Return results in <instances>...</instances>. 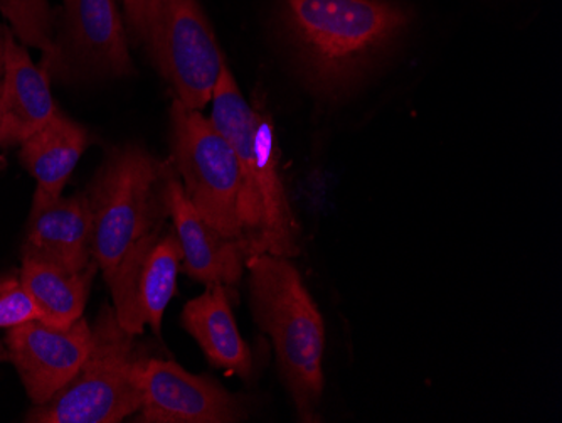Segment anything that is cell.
<instances>
[{"instance_id":"1","label":"cell","mask_w":562,"mask_h":423,"mask_svg":"<svg viewBox=\"0 0 562 423\" xmlns=\"http://www.w3.org/2000/svg\"><path fill=\"white\" fill-rule=\"evenodd\" d=\"M409 21L393 0H280L281 31L303 80L330 102L364 80Z\"/></svg>"},{"instance_id":"2","label":"cell","mask_w":562,"mask_h":423,"mask_svg":"<svg viewBox=\"0 0 562 423\" xmlns=\"http://www.w3.org/2000/svg\"><path fill=\"white\" fill-rule=\"evenodd\" d=\"M211 122L235 148L241 166V226L246 260L270 254H300V226L278 170V147L268 113L243 97L232 69L224 66L213 93Z\"/></svg>"},{"instance_id":"3","label":"cell","mask_w":562,"mask_h":423,"mask_svg":"<svg viewBox=\"0 0 562 423\" xmlns=\"http://www.w3.org/2000/svg\"><path fill=\"white\" fill-rule=\"evenodd\" d=\"M246 268L252 315L273 341L278 368L300 422H318L325 352L321 311L290 258L252 255L246 260Z\"/></svg>"},{"instance_id":"4","label":"cell","mask_w":562,"mask_h":423,"mask_svg":"<svg viewBox=\"0 0 562 423\" xmlns=\"http://www.w3.org/2000/svg\"><path fill=\"white\" fill-rule=\"evenodd\" d=\"M162 164L137 145L113 148L87 194L93 213V254L106 282L142 240L166 226L169 208Z\"/></svg>"},{"instance_id":"5","label":"cell","mask_w":562,"mask_h":423,"mask_svg":"<svg viewBox=\"0 0 562 423\" xmlns=\"http://www.w3.org/2000/svg\"><path fill=\"white\" fill-rule=\"evenodd\" d=\"M93 346L76 377L25 420L33 423H119L144 403L140 375L148 359L135 334L123 330L115 309L103 305Z\"/></svg>"},{"instance_id":"6","label":"cell","mask_w":562,"mask_h":423,"mask_svg":"<svg viewBox=\"0 0 562 423\" xmlns=\"http://www.w3.org/2000/svg\"><path fill=\"white\" fill-rule=\"evenodd\" d=\"M123 5L132 31L176 100L192 110L204 109L226 63L198 0H123Z\"/></svg>"},{"instance_id":"7","label":"cell","mask_w":562,"mask_h":423,"mask_svg":"<svg viewBox=\"0 0 562 423\" xmlns=\"http://www.w3.org/2000/svg\"><path fill=\"white\" fill-rule=\"evenodd\" d=\"M170 123V164L184 181L186 194L216 232L243 246V178L235 148L210 119L179 100H173Z\"/></svg>"},{"instance_id":"8","label":"cell","mask_w":562,"mask_h":423,"mask_svg":"<svg viewBox=\"0 0 562 423\" xmlns=\"http://www.w3.org/2000/svg\"><path fill=\"white\" fill-rule=\"evenodd\" d=\"M182 252L166 226L138 243L109 282L113 309L123 330L140 336L145 326L160 336L164 312L177 289Z\"/></svg>"},{"instance_id":"9","label":"cell","mask_w":562,"mask_h":423,"mask_svg":"<svg viewBox=\"0 0 562 423\" xmlns=\"http://www.w3.org/2000/svg\"><path fill=\"white\" fill-rule=\"evenodd\" d=\"M4 344L2 358L18 369L31 402L43 405L80 371L93 346V330L83 318L69 326L33 319L8 330Z\"/></svg>"},{"instance_id":"10","label":"cell","mask_w":562,"mask_h":423,"mask_svg":"<svg viewBox=\"0 0 562 423\" xmlns=\"http://www.w3.org/2000/svg\"><path fill=\"white\" fill-rule=\"evenodd\" d=\"M140 423H236L249 416L245 398L224 390L210 377L192 375L169 359L148 356L142 368Z\"/></svg>"},{"instance_id":"11","label":"cell","mask_w":562,"mask_h":423,"mask_svg":"<svg viewBox=\"0 0 562 423\" xmlns=\"http://www.w3.org/2000/svg\"><path fill=\"white\" fill-rule=\"evenodd\" d=\"M53 59L78 77L120 78L132 73L116 0H65L63 52Z\"/></svg>"},{"instance_id":"12","label":"cell","mask_w":562,"mask_h":423,"mask_svg":"<svg viewBox=\"0 0 562 423\" xmlns=\"http://www.w3.org/2000/svg\"><path fill=\"white\" fill-rule=\"evenodd\" d=\"M166 199L173 233L181 245V270L206 286L235 287L246 267L241 243L221 235L199 214L172 164L167 170Z\"/></svg>"},{"instance_id":"13","label":"cell","mask_w":562,"mask_h":423,"mask_svg":"<svg viewBox=\"0 0 562 423\" xmlns=\"http://www.w3.org/2000/svg\"><path fill=\"white\" fill-rule=\"evenodd\" d=\"M22 257L49 261L71 271L94 267L93 213L87 194L46 198L34 194Z\"/></svg>"},{"instance_id":"14","label":"cell","mask_w":562,"mask_h":423,"mask_svg":"<svg viewBox=\"0 0 562 423\" xmlns=\"http://www.w3.org/2000/svg\"><path fill=\"white\" fill-rule=\"evenodd\" d=\"M4 80L0 98V145L22 144L49 122L56 109L46 69L5 34Z\"/></svg>"},{"instance_id":"15","label":"cell","mask_w":562,"mask_h":423,"mask_svg":"<svg viewBox=\"0 0 562 423\" xmlns=\"http://www.w3.org/2000/svg\"><path fill=\"white\" fill-rule=\"evenodd\" d=\"M182 326L198 341L211 365L243 378L251 377V352L236 326L226 286H207L206 292L188 302Z\"/></svg>"},{"instance_id":"16","label":"cell","mask_w":562,"mask_h":423,"mask_svg":"<svg viewBox=\"0 0 562 423\" xmlns=\"http://www.w3.org/2000/svg\"><path fill=\"white\" fill-rule=\"evenodd\" d=\"M87 131L61 112L22 142L21 160L36 179L37 194L58 198L88 147Z\"/></svg>"},{"instance_id":"17","label":"cell","mask_w":562,"mask_h":423,"mask_svg":"<svg viewBox=\"0 0 562 423\" xmlns=\"http://www.w3.org/2000/svg\"><path fill=\"white\" fill-rule=\"evenodd\" d=\"M98 267L71 271L49 261L22 257L21 282L40 312L41 321L69 326L83 318Z\"/></svg>"},{"instance_id":"18","label":"cell","mask_w":562,"mask_h":423,"mask_svg":"<svg viewBox=\"0 0 562 423\" xmlns=\"http://www.w3.org/2000/svg\"><path fill=\"white\" fill-rule=\"evenodd\" d=\"M33 319H40V312L22 286L21 276H0V330H11Z\"/></svg>"},{"instance_id":"19","label":"cell","mask_w":562,"mask_h":423,"mask_svg":"<svg viewBox=\"0 0 562 423\" xmlns=\"http://www.w3.org/2000/svg\"><path fill=\"white\" fill-rule=\"evenodd\" d=\"M5 34L0 30V78L4 77Z\"/></svg>"},{"instance_id":"20","label":"cell","mask_w":562,"mask_h":423,"mask_svg":"<svg viewBox=\"0 0 562 423\" xmlns=\"http://www.w3.org/2000/svg\"><path fill=\"white\" fill-rule=\"evenodd\" d=\"M0 98H2V84H0Z\"/></svg>"}]
</instances>
